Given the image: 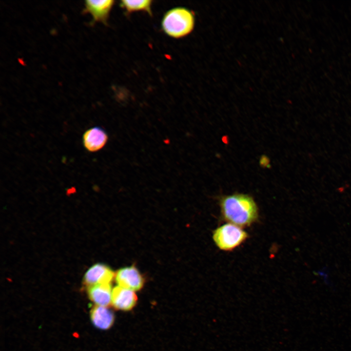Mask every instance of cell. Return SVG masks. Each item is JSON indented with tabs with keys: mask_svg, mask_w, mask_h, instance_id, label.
Masks as SVG:
<instances>
[{
	"mask_svg": "<svg viewBox=\"0 0 351 351\" xmlns=\"http://www.w3.org/2000/svg\"><path fill=\"white\" fill-rule=\"evenodd\" d=\"M222 218L240 227H248L258 218V209L254 198L243 194L222 196L219 201Z\"/></svg>",
	"mask_w": 351,
	"mask_h": 351,
	"instance_id": "obj_1",
	"label": "cell"
},
{
	"mask_svg": "<svg viewBox=\"0 0 351 351\" xmlns=\"http://www.w3.org/2000/svg\"><path fill=\"white\" fill-rule=\"evenodd\" d=\"M195 25V14L189 9L176 7L164 14L161 26L168 36L173 39H181L190 35Z\"/></svg>",
	"mask_w": 351,
	"mask_h": 351,
	"instance_id": "obj_2",
	"label": "cell"
},
{
	"mask_svg": "<svg viewBox=\"0 0 351 351\" xmlns=\"http://www.w3.org/2000/svg\"><path fill=\"white\" fill-rule=\"evenodd\" d=\"M249 237L241 227L228 223L213 232L212 238L216 246L224 251H232L244 243Z\"/></svg>",
	"mask_w": 351,
	"mask_h": 351,
	"instance_id": "obj_3",
	"label": "cell"
},
{
	"mask_svg": "<svg viewBox=\"0 0 351 351\" xmlns=\"http://www.w3.org/2000/svg\"><path fill=\"white\" fill-rule=\"evenodd\" d=\"M119 286L133 291L141 289L144 285V278L134 266L127 267L118 270L115 276Z\"/></svg>",
	"mask_w": 351,
	"mask_h": 351,
	"instance_id": "obj_4",
	"label": "cell"
},
{
	"mask_svg": "<svg viewBox=\"0 0 351 351\" xmlns=\"http://www.w3.org/2000/svg\"><path fill=\"white\" fill-rule=\"evenodd\" d=\"M115 2L113 0H85L83 11L92 16V23L98 21L106 24Z\"/></svg>",
	"mask_w": 351,
	"mask_h": 351,
	"instance_id": "obj_5",
	"label": "cell"
},
{
	"mask_svg": "<svg viewBox=\"0 0 351 351\" xmlns=\"http://www.w3.org/2000/svg\"><path fill=\"white\" fill-rule=\"evenodd\" d=\"M108 136L106 132L100 127H94L87 130L82 136V144L89 152H96L102 149L106 144Z\"/></svg>",
	"mask_w": 351,
	"mask_h": 351,
	"instance_id": "obj_6",
	"label": "cell"
},
{
	"mask_svg": "<svg viewBox=\"0 0 351 351\" xmlns=\"http://www.w3.org/2000/svg\"><path fill=\"white\" fill-rule=\"evenodd\" d=\"M137 302L134 291L120 286H116L112 290V303L116 309L128 311L132 309Z\"/></svg>",
	"mask_w": 351,
	"mask_h": 351,
	"instance_id": "obj_7",
	"label": "cell"
},
{
	"mask_svg": "<svg viewBox=\"0 0 351 351\" xmlns=\"http://www.w3.org/2000/svg\"><path fill=\"white\" fill-rule=\"evenodd\" d=\"M114 276V272L109 267L102 264H97L86 272L84 282L88 287L98 284H109L112 281Z\"/></svg>",
	"mask_w": 351,
	"mask_h": 351,
	"instance_id": "obj_8",
	"label": "cell"
},
{
	"mask_svg": "<svg viewBox=\"0 0 351 351\" xmlns=\"http://www.w3.org/2000/svg\"><path fill=\"white\" fill-rule=\"evenodd\" d=\"M88 293L91 300L98 306L107 307L111 304L112 291L110 283L89 286Z\"/></svg>",
	"mask_w": 351,
	"mask_h": 351,
	"instance_id": "obj_9",
	"label": "cell"
},
{
	"mask_svg": "<svg viewBox=\"0 0 351 351\" xmlns=\"http://www.w3.org/2000/svg\"><path fill=\"white\" fill-rule=\"evenodd\" d=\"M91 321L94 326L101 330L111 328L114 322L113 312L107 307L96 305L90 312Z\"/></svg>",
	"mask_w": 351,
	"mask_h": 351,
	"instance_id": "obj_10",
	"label": "cell"
},
{
	"mask_svg": "<svg viewBox=\"0 0 351 351\" xmlns=\"http://www.w3.org/2000/svg\"><path fill=\"white\" fill-rule=\"evenodd\" d=\"M153 2L151 0H123L120 1L119 5L127 15L136 12H144L151 16L153 15Z\"/></svg>",
	"mask_w": 351,
	"mask_h": 351,
	"instance_id": "obj_11",
	"label": "cell"
}]
</instances>
